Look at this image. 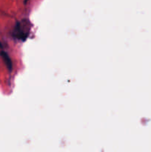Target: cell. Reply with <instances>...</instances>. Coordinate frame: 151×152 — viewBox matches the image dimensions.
I'll list each match as a JSON object with an SVG mask.
<instances>
[{"instance_id":"6da1fadb","label":"cell","mask_w":151,"mask_h":152,"mask_svg":"<svg viewBox=\"0 0 151 152\" xmlns=\"http://www.w3.org/2000/svg\"><path fill=\"white\" fill-rule=\"evenodd\" d=\"M1 55L2 56L3 59H4V61H5V62H6V64H7V67H8L9 68H11V66H12L11 61H10V58H9V56H7V53H6L5 52H1Z\"/></svg>"}]
</instances>
